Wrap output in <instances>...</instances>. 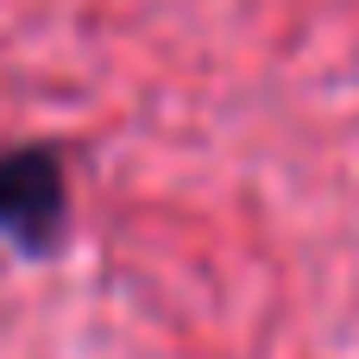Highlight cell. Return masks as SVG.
<instances>
[{
    "mask_svg": "<svg viewBox=\"0 0 359 359\" xmlns=\"http://www.w3.org/2000/svg\"><path fill=\"white\" fill-rule=\"evenodd\" d=\"M0 233L25 252H44L63 233V164L44 145H19L0 158Z\"/></svg>",
    "mask_w": 359,
    "mask_h": 359,
    "instance_id": "obj_1",
    "label": "cell"
}]
</instances>
